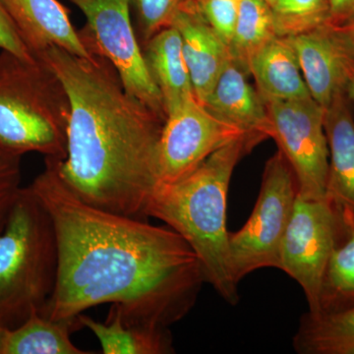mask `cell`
<instances>
[{
	"instance_id": "cell-1",
	"label": "cell",
	"mask_w": 354,
	"mask_h": 354,
	"mask_svg": "<svg viewBox=\"0 0 354 354\" xmlns=\"http://www.w3.org/2000/svg\"><path fill=\"white\" fill-rule=\"evenodd\" d=\"M28 187L48 209L57 236V286L41 314L73 319L109 304L128 323L167 328L189 313L205 279L181 235L82 201L58 174L55 158H44L43 172Z\"/></svg>"
},
{
	"instance_id": "cell-2",
	"label": "cell",
	"mask_w": 354,
	"mask_h": 354,
	"mask_svg": "<svg viewBox=\"0 0 354 354\" xmlns=\"http://www.w3.org/2000/svg\"><path fill=\"white\" fill-rule=\"evenodd\" d=\"M92 53L81 57L53 46L38 57L69 97L67 153L57 160L58 174L91 206L146 220L165 120L125 90L108 58Z\"/></svg>"
},
{
	"instance_id": "cell-3",
	"label": "cell",
	"mask_w": 354,
	"mask_h": 354,
	"mask_svg": "<svg viewBox=\"0 0 354 354\" xmlns=\"http://www.w3.org/2000/svg\"><path fill=\"white\" fill-rule=\"evenodd\" d=\"M257 144L247 136L216 150L190 174L158 183L145 216L158 218L181 235L196 254L205 281L230 304L239 302V283L230 269L227 204L236 165Z\"/></svg>"
},
{
	"instance_id": "cell-4",
	"label": "cell",
	"mask_w": 354,
	"mask_h": 354,
	"mask_svg": "<svg viewBox=\"0 0 354 354\" xmlns=\"http://www.w3.org/2000/svg\"><path fill=\"white\" fill-rule=\"evenodd\" d=\"M57 232L48 209L21 188L0 227V324L18 327L41 313L57 286Z\"/></svg>"
},
{
	"instance_id": "cell-5",
	"label": "cell",
	"mask_w": 354,
	"mask_h": 354,
	"mask_svg": "<svg viewBox=\"0 0 354 354\" xmlns=\"http://www.w3.org/2000/svg\"><path fill=\"white\" fill-rule=\"evenodd\" d=\"M69 116L68 95L50 65L0 51V149L64 160Z\"/></svg>"
},
{
	"instance_id": "cell-6",
	"label": "cell",
	"mask_w": 354,
	"mask_h": 354,
	"mask_svg": "<svg viewBox=\"0 0 354 354\" xmlns=\"http://www.w3.org/2000/svg\"><path fill=\"white\" fill-rule=\"evenodd\" d=\"M297 194L295 172L279 150L266 162L250 218L241 230L228 234L230 269L237 283L263 268L279 269L281 242Z\"/></svg>"
},
{
	"instance_id": "cell-7",
	"label": "cell",
	"mask_w": 354,
	"mask_h": 354,
	"mask_svg": "<svg viewBox=\"0 0 354 354\" xmlns=\"http://www.w3.org/2000/svg\"><path fill=\"white\" fill-rule=\"evenodd\" d=\"M69 1L87 18V24L79 34L88 50L108 58L125 90L165 120L162 95L147 66L138 37L133 29L131 0Z\"/></svg>"
},
{
	"instance_id": "cell-8",
	"label": "cell",
	"mask_w": 354,
	"mask_h": 354,
	"mask_svg": "<svg viewBox=\"0 0 354 354\" xmlns=\"http://www.w3.org/2000/svg\"><path fill=\"white\" fill-rule=\"evenodd\" d=\"M339 216L327 200L298 196L279 253V269L301 286L310 316L321 313V291L328 263L346 236Z\"/></svg>"
},
{
	"instance_id": "cell-9",
	"label": "cell",
	"mask_w": 354,
	"mask_h": 354,
	"mask_svg": "<svg viewBox=\"0 0 354 354\" xmlns=\"http://www.w3.org/2000/svg\"><path fill=\"white\" fill-rule=\"evenodd\" d=\"M265 102L272 124V138L295 172L298 196L326 199L329 147L324 109L312 97Z\"/></svg>"
},
{
	"instance_id": "cell-10",
	"label": "cell",
	"mask_w": 354,
	"mask_h": 354,
	"mask_svg": "<svg viewBox=\"0 0 354 354\" xmlns=\"http://www.w3.org/2000/svg\"><path fill=\"white\" fill-rule=\"evenodd\" d=\"M241 136L247 135L216 118L196 97H190L165 118L158 144V183L183 178L212 153Z\"/></svg>"
},
{
	"instance_id": "cell-11",
	"label": "cell",
	"mask_w": 354,
	"mask_h": 354,
	"mask_svg": "<svg viewBox=\"0 0 354 354\" xmlns=\"http://www.w3.org/2000/svg\"><path fill=\"white\" fill-rule=\"evenodd\" d=\"M290 39L314 101L324 109L346 93L354 70V44L348 31L328 23Z\"/></svg>"
},
{
	"instance_id": "cell-12",
	"label": "cell",
	"mask_w": 354,
	"mask_h": 354,
	"mask_svg": "<svg viewBox=\"0 0 354 354\" xmlns=\"http://www.w3.org/2000/svg\"><path fill=\"white\" fill-rule=\"evenodd\" d=\"M346 93L337 95L324 111L329 147L326 200L342 221L344 232L354 230V120Z\"/></svg>"
},
{
	"instance_id": "cell-13",
	"label": "cell",
	"mask_w": 354,
	"mask_h": 354,
	"mask_svg": "<svg viewBox=\"0 0 354 354\" xmlns=\"http://www.w3.org/2000/svg\"><path fill=\"white\" fill-rule=\"evenodd\" d=\"M249 74L248 69L230 55L204 106L258 145L272 138V124L264 100L249 83Z\"/></svg>"
},
{
	"instance_id": "cell-14",
	"label": "cell",
	"mask_w": 354,
	"mask_h": 354,
	"mask_svg": "<svg viewBox=\"0 0 354 354\" xmlns=\"http://www.w3.org/2000/svg\"><path fill=\"white\" fill-rule=\"evenodd\" d=\"M0 3L35 57L53 46L78 57H93L73 27L68 9L58 0H0Z\"/></svg>"
},
{
	"instance_id": "cell-15",
	"label": "cell",
	"mask_w": 354,
	"mask_h": 354,
	"mask_svg": "<svg viewBox=\"0 0 354 354\" xmlns=\"http://www.w3.org/2000/svg\"><path fill=\"white\" fill-rule=\"evenodd\" d=\"M171 26L180 34L195 97L204 104L230 59V48L204 19L194 0H184Z\"/></svg>"
},
{
	"instance_id": "cell-16",
	"label": "cell",
	"mask_w": 354,
	"mask_h": 354,
	"mask_svg": "<svg viewBox=\"0 0 354 354\" xmlns=\"http://www.w3.org/2000/svg\"><path fill=\"white\" fill-rule=\"evenodd\" d=\"M248 70L265 102L311 97L288 37H274L256 51L249 59Z\"/></svg>"
},
{
	"instance_id": "cell-17",
	"label": "cell",
	"mask_w": 354,
	"mask_h": 354,
	"mask_svg": "<svg viewBox=\"0 0 354 354\" xmlns=\"http://www.w3.org/2000/svg\"><path fill=\"white\" fill-rule=\"evenodd\" d=\"M147 66L164 101L165 113H171L195 97L189 70L183 50L180 34L174 26L160 30L142 46Z\"/></svg>"
},
{
	"instance_id": "cell-18",
	"label": "cell",
	"mask_w": 354,
	"mask_h": 354,
	"mask_svg": "<svg viewBox=\"0 0 354 354\" xmlns=\"http://www.w3.org/2000/svg\"><path fill=\"white\" fill-rule=\"evenodd\" d=\"M79 322L99 339L104 354L174 353V344L167 328L136 325L123 319L120 307L111 305L108 320L97 322L80 314Z\"/></svg>"
},
{
	"instance_id": "cell-19",
	"label": "cell",
	"mask_w": 354,
	"mask_h": 354,
	"mask_svg": "<svg viewBox=\"0 0 354 354\" xmlns=\"http://www.w3.org/2000/svg\"><path fill=\"white\" fill-rule=\"evenodd\" d=\"M82 327L78 317L53 320L34 312L18 326L9 329L4 354H88L77 348L70 335Z\"/></svg>"
},
{
	"instance_id": "cell-20",
	"label": "cell",
	"mask_w": 354,
	"mask_h": 354,
	"mask_svg": "<svg viewBox=\"0 0 354 354\" xmlns=\"http://www.w3.org/2000/svg\"><path fill=\"white\" fill-rule=\"evenodd\" d=\"M293 346L305 354H354V306L300 321Z\"/></svg>"
},
{
	"instance_id": "cell-21",
	"label": "cell",
	"mask_w": 354,
	"mask_h": 354,
	"mask_svg": "<svg viewBox=\"0 0 354 354\" xmlns=\"http://www.w3.org/2000/svg\"><path fill=\"white\" fill-rule=\"evenodd\" d=\"M277 37L271 6L264 0H241L234 37L230 41L232 57L248 69L251 57ZM249 71V70H248Z\"/></svg>"
},
{
	"instance_id": "cell-22",
	"label": "cell",
	"mask_w": 354,
	"mask_h": 354,
	"mask_svg": "<svg viewBox=\"0 0 354 354\" xmlns=\"http://www.w3.org/2000/svg\"><path fill=\"white\" fill-rule=\"evenodd\" d=\"M320 304L319 316L354 306V230L339 242L330 255Z\"/></svg>"
},
{
	"instance_id": "cell-23",
	"label": "cell",
	"mask_w": 354,
	"mask_h": 354,
	"mask_svg": "<svg viewBox=\"0 0 354 354\" xmlns=\"http://www.w3.org/2000/svg\"><path fill=\"white\" fill-rule=\"evenodd\" d=\"M271 9L279 37L297 36L330 20V0H274Z\"/></svg>"
},
{
	"instance_id": "cell-24",
	"label": "cell",
	"mask_w": 354,
	"mask_h": 354,
	"mask_svg": "<svg viewBox=\"0 0 354 354\" xmlns=\"http://www.w3.org/2000/svg\"><path fill=\"white\" fill-rule=\"evenodd\" d=\"M184 0H131L138 23L141 46L160 30L171 26Z\"/></svg>"
},
{
	"instance_id": "cell-25",
	"label": "cell",
	"mask_w": 354,
	"mask_h": 354,
	"mask_svg": "<svg viewBox=\"0 0 354 354\" xmlns=\"http://www.w3.org/2000/svg\"><path fill=\"white\" fill-rule=\"evenodd\" d=\"M194 2L206 22L221 41L230 46L236 26L239 2L234 0H194Z\"/></svg>"
},
{
	"instance_id": "cell-26",
	"label": "cell",
	"mask_w": 354,
	"mask_h": 354,
	"mask_svg": "<svg viewBox=\"0 0 354 354\" xmlns=\"http://www.w3.org/2000/svg\"><path fill=\"white\" fill-rule=\"evenodd\" d=\"M21 158L0 149V227L22 188Z\"/></svg>"
},
{
	"instance_id": "cell-27",
	"label": "cell",
	"mask_w": 354,
	"mask_h": 354,
	"mask_svg": "<svg viewBox=\"0 0 354 354\" xmlns=\"http://www.w3.org/2000/svg\"><path fill=\"white\" fill-rule=\"evenodd\" d=\"M0 50H6L23 59H35L28 46L21 39L19 32L14 26L3 6L0 3Z\"/></svg>"
},
{
	"instance_id": "cell-28",
	"label": "cell",
	"mask_w": 354,
	"mask_h": 354,
	"mask_svg": "<svg viewBox=\"0 0 354 354\" xmlns=\"http://www.w3.org/2000/svg\"><path fill=\"white\" fill-rule=\"evenodd\" d=\"M330 24L342 26L354 19V0H330Z\"/></svg>"
},
{
	"instance_id": "cell-29",
	"label": "cell",
	"mask_w": 354,
	"mask_h": 354,
	"mask_svg": "<svg viewBox=\"0 0 354 354\" xmlns=\"http://www.w3.org/2000/svg\"><path fill=\"white\" fill-rule=\"evenodd\" d=\"M8 328L0 324V354H4V348H6V342L7 335H8Z\"/></svg>"
},
{
	"instance_id": "cell-30",
	"label": "cell",
	"mask_w": 354,
	"mask_h": 354,
	"mask_svg": "<svg viewBox=\"0 0 354 354\" xmlns=\"http://www.w3.org/2000/svg\"><path fill=\"white\" fill-rule=\"evenodd\" d=\"M346 95H348V99L351 102H354V70L349 77L348 86H346Z\"/></svg>"
},
{
	"instance_id": "cell-31",
	"label": "cell",
	"mask_w": 354,
	"mask_h": 354,
	"mask_svg": "<svg viewBox=\"0 0 354 354\" xmlns=\"http://www.w3.org/2000/svg\"><path fill=\"white\" fill-rule=\"evenodd\" d=\"M342 27L348 31L349 37H351V41H353L354 44V19L348 22V24L342 26Z\"/></svg>"
},
{
	"instance_id": "cell-32",
	"label": "cell",
	"mask_w": 354,
	"mask_h": 354,
	"mask_svg": "<svg viewBox=\"0 0 354 354\" xmlns=\"http://www.w3.org/2000/svg\"><path fill=\"white\" fill-rule=\"evenodd\" d=\"M264 1L267 2V3L269 4L270 6H271V4L272 3V1H274V0H264Z\"/></svg>"
},
{
	"instance_id": "cell-33",
	"label": "cell",
	"mask_w": 354,
	"mask_h": 354,
	"mask_svg": "<svg viewBox=\"0 0 354 354\" xmlns=\"http://www.w3.org/2000/svg\"><path fill=\"white\" fill-rule=\"evenodd\" d=\"M234 1L239 2L241 1V0H234Z\"/></svg>"
}]
</instances>
